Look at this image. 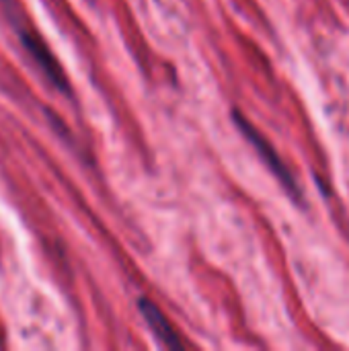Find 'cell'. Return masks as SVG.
I'll return each instance as SVG.
<instances>
[{
	"mask_svg": "<svg viewBox=\"0 0 349 351\" xmlns=\"http://www.w3.org/2000/svg\"><path fill=\"white\" fill-rule=\"evenodd\" d=\"M232 119L237 123V128L241 130V134L247 138V142L255 148V152L259 154V158L263 160V165L274 173V177L282 183V187L286 189V193L298 204V206H304V191L298 183V179L294 177V173L290 171V167L284 162V158L278 154V150L274 148V144L239 111L234 109L232 111Z\"/></svg>",
	"mask_w": 349,
	"mask_h": 351,
	"instance_id": "1",
	"label": "cell"
},
{
	"mask_svg": "<svg viewBox=\"0 0 349 351\" xmlns=\"http://www.w3.org/2000/svg\"><path fill=\"white\" fill-rule=\"evenodd\" d=\"M19 37H21L23 47L29 51V56L35 60V64L39 66V70L47 76V80H49L58 90L70 93V84H68V80H66V76H64L60 64L56 62V58H53L51 51L47 49V45H45L37 35H33L31 31H27V29H23V27H19Z\"/></svg>",
	"mask_w": 349,
	"mask_h": 351,
	"instance_id": "2",
	"label": "cell"
},
{
	"mask_svg": "<svg viewBox=\"0 0 349 351\" xmlns=\"http://www.w3.org/2000/svg\"><path fill=\"white\" fill-rule=\"evenodd\" d=\"M138 306H140V313L146 319L150 331L156 335V339L165 348H169V350H183L185 348L183 341H181V337H179V333L175 331V327L169 323V319L165 317V313L154 302H150L146 298H140V304Z\"/></svg>",
	"mask_w": 349,
	"mask_h": 351,
	"instance_id": "3",
	"label": "cell"
}]
</instances>
